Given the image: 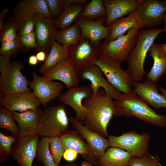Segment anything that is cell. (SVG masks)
Listing matches in <instances>:
<instances>
[{
	"instance_id": "1",
	"label": "cell",
	"mask_w": 166,
	"mask_h": 166,
	"mask_svg": "<svg viewBox=\"0 0 166 166\" xmlns=\"http://www.w3.org/2000/svg\"><path fill=\"white\" fill-rule=\"evenodd\" d=\"M113 99L104 89L84 100L85 114L81 122L87 128L104 137H109L107 126L114 115Z\"/></svg>"
},
{
	"instance_id": "2",
	"label": "cell",
	"mask_w": 166,
	"mask_h": 166,
	"mask_svg": "<svg viewBox=\"0 0 166 166\" xmlns=\"http://www.w3.org/2000/svg\"><path fill=\"white\" fill-rule=\"evenodd\" d=\"M113 104L115 116L135 117L157 127H166V114L157 113L132 90L123 93Z\"/></svg>"
},
{
	"instance_id": "3",
	"label": "cell",
	"mask_w": 166,
	"mask_h": 166,
	"mask_svg": "<svg viewBox=\"0 0 166 166\" xmlns=\"http://www.w3.org/2000/svg\"><path fill=\"white\" fill-rule=\"evenodd\" d=\"M162 33L160 28L140 30L135 47L126 60L128 66L126 71L134 82L143 80L146 74L144 65L148 51L158 36Z\"/></svg>"
},
{
	"instance_id": "4",
	"label": "cell",
	"mask_w": 166,
	"mask_h": 166,
	"mask_svg": "<svg viewBox=\"0 0 166 166\" xmlns=\"http://www.w3.org/2000/svg\"><path fill=\"white\" fill-rule=\"evenodd\" d=\"M24 67L21 61L11 62L10 58L0 56V96L31 91L29 82L21 72Z\"/></svg>"
},
{
	"instance_id": "5",
	"label": "cell",
	"mask_w": 166,
	"mask_h": 166,
	"mask_svg": "<svg viewBox=\"0 0 166 166\" xmlns=\"http://www.w3.org/2000/svg\"><path fill=\"white\" fill-rule=\"evenodd\" d=\"M69 122L63 105L46 106L41 110L36 134L42 137H60L68 130Z\"/></svg>"
},
{
	"instance_id": "6",
	"label": "cell",
	"mask_w": 166,
	"mask_h": 166,
	"mask_svg": "<svg viewBox=\"0 0 166 166\" xmlns=\"http://www.w3.org/2000/svg\"><path fill=\"white\" fill-rule=\"evenodd\" d=\"M92 63L98 66L107 81L117 90L123 93L132 91L134 82L127 72L121 68L119 60L101 53Z\"/></svg>"
},
{
	"instance_id": "7",
	"label": "cell",
	"mask_w": 166,
	"mask_h": 166,
	"mask_svg": "<svg viewBox=\"0 0 166 166\" xmlns=\"http://www.w3.org/2000/svg\"><path fill=\"white\" fill-rule=\"evenodd\" d=\"M108 139L110 147L126 151L133 157L140 158L149 152L150 138L147 132L139 134L135 131H131L120 136L109 135Z\"/></svg>"
},
{
	"instance_id": "8",
	"label": "cell",
	"mask_w": 166,
	"mask_h": 166,
	"mask_svg": "<svg viewBox=\"0 0 166 166\" xmlns=\"http://www.w3.org/2000/svg\"><path fill=\"white\" fill-rule=\"evenodd\" d=\"M140 29H132L113 40L105 41L101 45V53L112 57L121 62L126 60L135 47Z\"/></svg>"
},
{
	"instance_id": "9",
	"label": "cell",
	"mask_w": 166,
	"mask_h": 166,
	"mask_svg": "<svg viewBox=\"0 0 166 166\" xmlns=\"http://www.w3.org/2000/svg\"><path fill=\"white\" fill-rule=\"evenodd\" d=\"M101 44L96 45L89 39L83 38L77 44L70 46L69 58L78 76L101 53Z\"/></svg>"
},
{
	"instance_id": "10",
	"label": "cell",
	"mask_w": 166,
	"mask_h": 166,
	"mask_svg": "<svg viewBox=\"0 0 166 166\" xmlns=\"http://www.w3.org/2000/svg\"><path fill=\"white\" fill-rule=\"evenodd\" d=\"M32 80L29 85L33 93L44 108L51 101L57 98L62 93L64 86L59 82L54 81L43 76L38 75L34 71Z\"/></svg>"
},
{
	"instance_id": "11",
	"label": "cell",
	"mask_w": 166,
	"mask_h": 166,
	"mask_svg": "<svg viewBox=\"0 0 166 166\" xmlns=\"http://www.w3.org/2000/svg\"><path fill=\"white\" fill-rule=\"evenodd\" d=\"M39 136L36 134L16 137V140L12 146L11 155L20 166H32L36 156Z\"/></svg>"
},
{
	"instance_id": "12",
	"label": "cell",
	"mask_w": 166,
	"mask_h": 166,
	"mask_svg": "<svg viewBox=\"0 0 166 166\" xmlns=\"http://www.w3.org/2000/svg\"><path fill=\"white\" fill-rule=\"evenodd\" d=\"M136 11L144 27L153 29L161 25L166 12V1L141 0Z\"/></svg>"
},
{
	"instance_id": "13",
	"label": "cell",
	"mask_w": 166,
	"mask_h": 166,
	"mask_svg": "<svg viewBox=\"0 0 166 166\" xmlns=\"http://www.w3.org/2000/svg\"><path fill=\"white\" fill-rule=\"evenodd\" d=\"M106 16L94 20H89L79 17L75 22L81 31V39L86 38L94 44L100 45L101 41L108 40L109 35V26L104 25Z\"/></svg>"
},
{
	"instance_id": "14",
	"label": "cell",
	"mask_w": 166,
	"mask_h": 166,
	"mask_svg": "<svg viewBox=\"0 0 166 166\" xmlns=\"http://www.w3.org/2000/svg\"><path fill=\"white\" fill-rule=\"evenodd\" d=\"M93 91L90 87L78 86L69 89L57 97L58 100L71 107L76 114V119L82 122L84 118L86 109L82 102L91 96Z\"/></svg>"
},
{
	"instance_id": "15",
	"label": "cell",
	"mask_w": 166,
	"mask_h": 166,
	"mask_svg": "<svg viewBox=\"0 0 166 166\" xmlns=\"http://www.w3.org/2000/svg\"><path fill=\"white\" fill-rule=\"evenodd\" d=\"M60 137L65 150L69 148L74 150L93 165H99V157L77 131L68 130Z\"/></svg>"
},
{
	"instance_id": "16",
	"label": "cell",
	"mask_w": 166,
	"mask_h": 166,
	"mask_svg": "<svg viewBox=\"0 0 166 166\" xmlns=\"http://www.w3.org/2000/svg\"><path fill=\"white\" fill-rule=\"evenodd\" d=\"M79 79L90 81V87L93 93L97 92L100 88H103L107 94L114 100L118 98L122 93L114 89L103 77L100 68L92 63L78 75Z\"/></svg>"
},
{
	"instance_id": "17",
	"label": "cell",
	"mask_w": 166,
	"mask_h": 166,
	"mask_svg": "<svg viewBox=\"0 0 166 166\" xmlns=\"http://www.w3.org/2000/svg\"><path fill=\"white\" fill-rule=\"evenodd\" d=\"M41 104L31 91L0 96V106L11 112H22L39 108Z\"/></svg>"
},
{
	"instance_id": "18",
	"label": "cell",
	"mask_w": 166,
	"mask_h": 166,
	"mask_svg": "<svg viewBox=\"0 0 166 166\" xmlns=\"http://www.w3.org/2000/svg\"><path fill=\"white\" fill-rule=\"evenodd\" d=\"M73 127L84 139L94 152L99 157L102 156L110 145L108 139L86 127L79 120L69 118Z\"/></svg>"
},
{
	"instance_id": "19",
	"label": "cell",
	"mask_w": 166,
	"mask_h": 166,
	"mask_svg": "<svg viewBox=\"0 0 166 166\" xmlns=\"http://www.w3.org/2000/svg\"><path fill=\"white\" fill-rule=\"evenodd\" d=\"M42 74L52 80L61 81L68 89L78 86L79 83L78 75L69 57Z\"/></svg>"
},
{
	"instance_id": "20",
	"label": "cell",
	"mask_w": 166,
	"mask_h": 166,
	"mask_svg": "<svg viewBox=\"0 0 166 166\" xmlns=\"http://www.w3.org/2000/svg\"><path fill=\"white\" fill-rule=\"evenodd\" d=\"M35 18L34 32L38 49L45 51L55 41L54 22L38 13L35 14Z\"/></svg>"
},
{
	"instance_id": "21",
	"label": "cell",
	"mask_w": 166,
	"mask_h": 166,
	"mask_svg": "<svg viewBox=\"0 0 166 166\" xmlns=\"http://www.w3.org/2000/svg\"><path fill=\"white\" fill-rule=\"evenodd\" d=\"M141 0H102L106 10L105 25L136 11Z\"/></svg>"
},
{
	"instance_id": "22",
	"label": "cell",
	"mask_w": 166,
	"mask_h": 166,
	"mask_svg": "<svg viewBox=\"0 0 166 166\" xmlns=\"http://www.w3.org/2000/svg\"><path fill=\"white\" fill-rule=\"evenodd\" d=\"M133 91L155 109L166 108V97L158 92L157 83L146 79L142 83H134Z\"/></svg>"
},
{
	"instance_id": "23",
	"label": "cell",
	"mask_w": 166,
	"mask_h": 166,
	"mask_svg": "<svg viewBox=\"0 0 166 166\" xmlns=\"http://www.w3.org/2000/svg\"><path fill=\"white\" fill-rule=\"evenodd\" d=\"M41 111L38 108L22 112H11L20 129V136H28L37 134Z\"/></svg>"
},
{
	"instance_id": "24",
	"label": "cell",
	"mask_w": 166,
	"mask_h": 166,
	"mask_svg": "<svg viewBox=\"0 0 166 166\" xmlns=\"http://www.w3.org/2000/svg\"><path fill=\"white\" fill-rule=\"evenodd\" d=\"M109 37L107 41L116 39L132 29H142L144 26L142 20L136 11L125 17L119 18L109 26Z\"/></svg>"
},
{
	"instance_id": "25",
	"label": "cell",
	"mask_w": 166,
	"mask_h": 166,
	"mask_svg": "<svg viewBox=\"0 0 166 166\" xmlns=\"http://www.w3.org/2000/svg\"><path fill=\"white\" fill-rule=\"evenodd\" d=\"M148 53L154 61L153 66L146 74L147 78L157 83L158 80L166 73V53L162 49L161 45L154 42Z\"/></svg>"
},
{
	"instance_id": "26",
	"label": "cell",
	"mask_w": 166,
	"mask_h": 166,
	"mask_svg": "<svg viewBox=\"0 0 166 166\" xmlns=\"http://www.w3.org/2000/svg\"><path fill=\"white\" fill-rule=\"evenodd\" d=\"M37 13L50 19L51 16L45 0L22 1L15 9L14 18L33 16Z\"/></svg>"
},
{
	"instance_id": "27",
	"label": "cell",
	"mask_w": 166,
	"mask_h": 166,
	"mask_svg": "<svg viewBox=\"0 0 166 166\" xmlns=\"http://www.w3.org/2000/svg\"><path fill=\"white\" fill-rule=\"evenodd\" d=\"M69 47L61 45L55 41L54 42L44 64L40 67L39 72L43 74L68 58Z\"/></svg>"
},
{
	"instance_id": "28",
	"label": "cell",
	"mask_w": 166,
	"mask_h": 166,
	"mask_svg": "<svg viewBox=\"0 0 166 166\" xmlns=\"http://www.w3.org/2000/svg\"><path fill=\"white\" fill-rule=\"evenodd\" d=\"M132 156L127 152L116 147L108 148L99 157V166H128Z\"/></svg>"
},
{
	"instance_id": "29",
	"label": "cell",
	"mask_w": 166,
	"mask_h": 166,
	"mask_svg": "<svg viewBox=\"0 0 166 166\" xmlns=\"http://www.w3.org/2000/svg\"><path fill=\"white\" fill-rule=\"evenodd\" d=\"M81 36V29L75 22L68 28L55 30L54 32L55 40L62 45L70 46L76 44L80 40Z\"/></svg>"
},
{
	"instance_id": "30",
	"label": "cell",
	"mask_w": 166,
	"mask_h": 166,
	"mask_svg": "<svg viewBox=\"0 0 166 166\" xmlns=\"http://www.w3.org/2000/svg\"><path fill=\"white\" fill-rule=\"evenodd\" d=\"M85 6L72 4L65 8L54 22L55 27L62 29L70 26L80 16Z\"/></svg>"
},
{
	"instance_id": "31",
	"label": "cell",
	"mask_w": 166,
	"mask_h": 166,
	"mask_svg": "<svg viewBox=\"0 0 166 166\" xmlns=\"http://www.w3.org/2000/svg\"><path fill=\"white\" fill-rule=\"evenodd\" d=\"M106 10L102 0H92L85 6L80 17L94 20L106 16Z\"/></svg>"
},
{
	"instance_id": "32",
	"label": "cell",
	"mask_w": 166,
	"mask_h": 166,
	"mask_svg": "<svg viewBox=\"0 0 166 166\" xmlns=\"http://www.w3.org/2000/svg\"><path fill=\"white\" fill-rule=\"evenodd\" d=\"M50 137H42L39 139L37 147V161L44 166H58L54 162L50 152Z\"/></svg>"
},
{
	"instance_id": "33",
	"label": "cell",
	"mask_w": 166,
	"mask_h": 166,
	"mask_svg": "<svg viewBox=\"0 0 166 166\" xmlns=\"http://www.w3.org/2000/svg\"><path fill=\"white\" fill-rule=\"evenodd\" d=\"M12 112L3 107H0V128L9 131L15 137L20 136V132L14 122Z\"/></svg>"
},
{
	"instance_id": "34",
	"label": "cell",
	"mask_w": 166,
	"mask_h": 166,
	"mask_svg": "<svg viewBox=\"0 0 166 166\" xmlns=\"http://www.w3.org/2000/svg\"><path fill=\"white\" fill-rule=\"evenodd\" d=\"M17 36L20 37L34 31L35 26V15L33 16L14 18Z\"/></svg>"
},
{
	"instance_id": "35",
	"label": "cell",
	"mask_w": 166,
	"mask_h": 166,
	"mask_svg": "<svg viewBox=\"0 0 166 166\" xmlns=\"http://www.w3.org/2000/svg\"><path fill=\"white\" fill-rule=\"evenodd\" d=\"M49 149L54 163L59 166L60 161L65 151L60 137H50Z\"/></svg>"
},
{
	"instance_id": "36",
	"label": "cell",
	"mask_w": 166,
	"mask_h": 166,
	"mask_svg": "<svg viewBox=\"0 0 166 166\" xmlns=\"http://www.w3.org/2000/svg\"><path fill=\"white\" fill-rule=\"evenodd\" d=\"M13 136H7L0 132V161L4 162L7 158L11 155L13 144L16 140Z\"/></svg>"
},
{
	"instance_id": "37",
	"label": "cell",
	"mask_w": 166,
	"mask_h": 166,
	"mask_svg": "<svg viewBox=\"0 0 166 166\" xmlns=\"http://www.w3.org/2000/svg\"><path fill=\"white\" fill-rule=\"evenodd\" d=\"M160 160L158 155L153 156L149 152L140 158L132 157L128 166H159Z\"/></svg>"
},
{
	"instance_id": "38",
	"label": "cell",
	"mask_w": 166,
	"mask_h": 166,
	"mask_svg": "<svg viewBox=\"0 0 166 166\" xmlns=\"http://www.w3.org/2000/svg\"><path fill=\"white\" fill-rule=\"evenodd\" d=\"M18 38L14 20H11L5 23L0 34L1 42L12 41Z\"/></svg>"
},
{
	"instance_id": "39",
	"label": "cell",
	"mask_w": 166,
	"mask_h": 166,
	"mask_svg": "<svg viewBox=\"0 0 166 166\" xmlns=\"http://www.w3.org/2000/svg\"><path fill=\"white\" fill-rule=\"evenodd\" d=\"M21 48V44L18 38L12 41L2 42L0 54L6 57L10 58Z\"/></svg>"
},
{
	"instance_id": "40",
	"label": "cell",
	"mask_w": 166,
	"mask_h": 166,
	"mask_svg": "<svg viewBox=\"0 0 166 166\" xmlns=\"http://www.w3.org/2000/svg\"><path fill=\"white\" fill-rule=\"evenodd\" d=\"M51 17L58 18L64 10L63 0H45Z\"/></svg>"
},
{
	"instance_id": "41",
	"label": "cell",
	"mask_w": 166,
	"mask_h": 166,
	"mask_svg": "<svg viewBox=\"0 0 166 166\" xmlns=\"http://www.w3.org/2000/svg\"><path fill=\"white\" fill-rule=\"evenodd\" d=\"M19 39L22 47L27 49L35 48L38 49L35 33L34 31L25 35L18 37Z\"/></svg>"
},
{
	"instance_id": "42",
	"label": "cell",
	"mask_w": 166,
	"mask_h": 166,
	"mask_svg": "<svg viewBox=\"0 0 166 166\" xmlns=\"http://www.w3.org/2000/svg\"><path fill=\"white\" fill-rule=\"evenodd\" d=\"M78 153L75 151L69 148L65 150L63 156L64 159L67 161L72 162L77 158Z\"/></svg>"
},
{
	"instance_id": "43",
	"label": "cell",
	"mask_w": 166,
	"mask_h": 166,
	"mask_svg": "<svg viewBox=\"0 0 166 166\" xmlns=\"http://www.w3.org/2000/svg\"><path fill=\"white\" fill-rule=\"evenodd\" d=\"M89 2L87 0H63L64 10L72 4L85 6Z\"/></svg>"
},
{
	"instance_id": "44",
	"label": "cell",
	"mask_w": 166,
	"mask_h": 166,
	"mask_svg": "<svg viewBox=\"0 0 166 166\" xmlns=\"http://www.w3.org/2000/svg\"><path fill=\"white\" fill-rule=\"evenodd\" d=\"M9 8L6 9L4 10L1 13L0 15V30L1 31L2 30L4 24V21L5 17L6 14L9 11Z\"/></svg>"
},
{
	"instance_id": "45",
	"label": "cell",
	"mask_w": 166,
	"mask_h": 166,
	"mask_svg": "<svg viewBox=\"0 0 166 166\" xmlns=\"http://www.w3.org/2000/svg\"><path fill=\"white\" fill-rule=\"evenodd\" d=\"M36 56L38 61L42 62L45 61L47 55L45 51H41L37 53Z\"/></svg>"
},
{
	"instance_id": "46",
	"label": "cell",
	"mask_w": 166,
	"mask_h": 166,
	"mask_svg": "<svg viewBox=\"0 0 166 166\" xmlns=\"http://www.w3.org/2000/svg\"><path fill=\"white\" fill-rule=\"evenodd\" d=\"M38 61L36 55H34L30 56L28 58V63L31 65H36Z\"/></svg>"
},
{
	"instance_id": "47",
	"label": "cell",
	"mask_w": 166,
	"mask_h": 166,
	"mask_svg": "<svg viewBox=\"0 0 166 166\" xmlns=\"http://www.w3.org/2000/svg\"><path fill=\"white\" fill-rule=\"evenodd\" d=\"M92 164L85 160L82 162L80 166H93Z\"/></svg>"
},
{
	"instance_id": "48",
	"label": "cell",
	"mask_w": 166,
	"mask_h": 166,
	"mask_svg": "<svg viewBox=\"0 0 166 166\" xmlns=\"http://www.w3.org/2000/svg\"><path fill=\"white\" fill-rule=\"evenodd\" d=\"M164 25L162 29V33L166 32V12L164 14Z\"/></svg>"
},
{
	"instance_id": "49",
	"label": "cell",
	"mask_w": 166,
	"mask_h": 166,
	"mask_svg": "<svg viewBox=\"0 0 166 166\" xmlns=\"http://www.w3.org/2000/svg\"><path fill=\"white\" fill-rule=\"evenodd\" d=\"M160 90L162 93V95L166 97V89L161 87H159Z\"/></svg>"
},
{
	"instance_id": "50",
	"label": "cell",
	"mask_w": 166,
	"mask_h": 166,
	"mask_svg": "<svg viewBox=\"0 0 166 166\" xmlns=\"http://www.w3.org/2000/svg\"><path fill=\"white\" fill-rule=\"evenodd\" d=\"M161 46L163 51L166 53V43L161 45Z\"/></svg>"
},
{
	"instance_id": "51",
	"label": "cell",
	"mask_w": 166,
	"mask_h": 166,
	"mask_svg": "<svg viewBox=\"0 0 166 166\" xmlns=\"http://www.w3.org/2000/svg\"><path fill=\"white\" fill-rule=\"evenodd\" d=\"M62 166H78L75 163H73L70 164H67L63 165Z\"/></svg>"
}]
</instances>
